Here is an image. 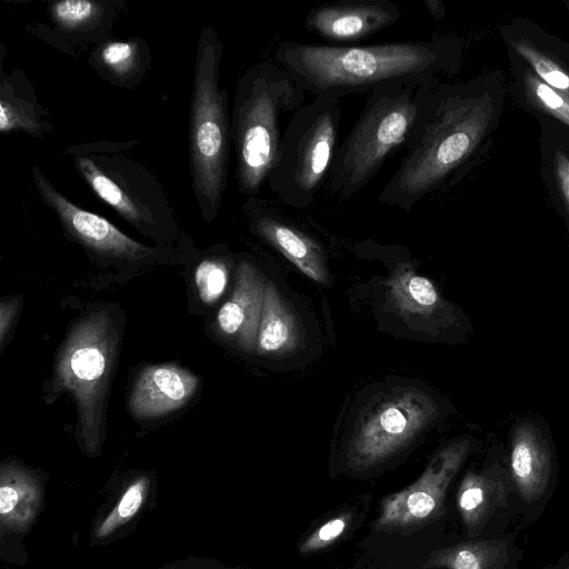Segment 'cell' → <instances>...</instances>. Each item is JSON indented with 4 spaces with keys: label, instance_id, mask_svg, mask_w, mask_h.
<instances>
[{
    "label": "cell",
    "instance_id": "obj_32",
    "mask_svg": "<svg viewBox=\"0 0 569 569\" xmlns=\"http://www.w3.org/2000/svg\"><path fill=\"white\" fill-rule=\"evenodd\" d=\"M428 12L435 20H441L445 16V8L441 1L439 0H425L423 1Z\"/></svg>",
    "mask_w": 569,
    "mask_h": 569
},
{
    "label": "cell",
    "instance_id": "obj_20",
    "mask_svg": "<svg viewBox=\"0 0 569 569\" xmlns=\"http://www.w3.org/2000/svg\"><path fill=\"white\" fill-rule=\"evenodd\" d=\"M194 282L202 302L211 305L224 292L228 282V269L218 259L203 260L194 271Z\"/></svg>",
    "mask_w": 569,
    "mask_h": 569
},
{
    "label": "cell",
    "instance_id": "obj_29",
    "mask_svg": "<svg viewBox=\"0 0 569 569\" xmlns=\"http://www.w3.org/2000/svg\"><path fill=\"white\" fill-rule=\"evenodd\" d=\"M452 569H481V563L473 551L462 549L455 555Z\"/></svg>",
    "mask_w": 569,
    "mask_h": 569
},
{
    "label": "cell",
    "instance_id": "obj_13",
    "mask_svg": "<svg viewBox=\"0 0 569 569\" xmlns=\"http://www.w3.org/2000/svg\"><path fill=\"white\" fill-rule=\"evenodd\" d=\"M266 281L259 269L242 261L233 291L217 315L219 331L247 352L256 351Z\"/></svg>",
    "mask_w": 569,
    "mask_h": 569
},
{
    "label": "cell",
    "instance_id": "obj_3",
    "mask_svg": "<svg viewBox=\"0 0 569 569\" xmlns=\"http://www.w3.org/2000/svg\"><path fill=\"white\" fill-rule=\"evenodd\" d=\"M302 90L277 62L261 61L239 80L231 134L237 153L239 191L257 197L274 166L283 131L281 121L306 100Z\"/></svg>",
    "mask_w": 569,
    "mask_h": 569
},
{
    "label": "cell",
    "instance_id": "obj_11",
    "mask_svg": "<svg viewBox=\"0 0 569 569\" xmlns=\"http://www.w3.org/2000/svg\"><path fill=\"white\" fill-rule=\"evenodd\" d=\"M33 179L41 198L57 212L63 227L88 248L103 256L128 260H139L152 252L107 219L72 203L52 187L38 168H33Z\"/></svg>",
    "mask_w": 569,
    "mask_h": 569
},
{
    "label": "cell",
    "instance_id": "obj_4",
    "mask_svg": "<svg viewBox=\"0 0 569 569\" xmlns=\"http://www.w3.org/2000/svg\"><path fill=\"white\" fill-rule=\"evenodd\" d=\"M425 84V83H423ZM422 84L372 90L350 132L338 146L327 180L331 197L352 199L405 144L415 121Z\"/></svg>",
    "mask_w": 569,
    "mask_h": 569
},
{
    "label": "cell",
    "instance_id": "obj_16",
    "mask_svg": "<svg viewBox=\"0 0 569 569\" xmlns=\"http://www.w3.org/2000/svg\"><path fill=\"white\" fill-rule=\"evenodd\" d=\"M300 342L299 327L291 309L277 287L266 281L256 352L282 356L295 351Z\"/></svg>",
    "mask_w": 569,
    "mask_h": 569
},
{
    "label": "cell",
    "instance_id": "obj_22",
    "mask_svg": "<svg viewBox=\"0 0 569 569\" xmlns=\"http://www.w3.org/2000/svg\"><path fill=\"white\" fill-rule=\"evenodd\" d=\"M99 11L98 3L87 0H63L51 7L53 20L68 29H74L89 22Z\"/></svg>",
    "mask_w": 569,
    "mask_h": 569
},
{
    "label": "cell",
    "instance_id": "obj_10",
    "mask_svg": "<svg viewBox=\"0 0 569 569\" xmlns=\"http://www.w3.org/2000/svg\"><path fill=\"white\" fill-rule=\"evenodd\" d=\"M400 17V7L390 0L338 1L311 9L305 28L326 41L346 44L373 36Z\"/></svg>",
    "mask_w": 569,
    "mask_h": 569
},
{
    "label": "cell",
    "instance_id": "obj_25",
    "mask_svg": "<svg viewBox=\"0 0 569 569\" xmlns=\"http://www.w3.org/2000/svg\"><path fill=\"white\" fill-rule=\"evenodd\" d=\"M346 526L347 522L343 517L329 520L305 541L301 551L310 552L331 543L343 532Z\"/></svg>",
    "mask_w": 569,
    "mask_h": 569
},
{
    "label": "cell",
    "instance_id": "obj_28",
    "mask_svg": "<svg viewBox=\"0 0 569 569\" xmlns=\"http://www.w3.org/2000/svg\"><path fill=\"white\" fill-rule=\"evenodd\" d=\"M483 500V490L479 486H469L460 495L459 505L460 508L466 511H472L477 509Z\"/></svg>",
    "mask_w": 569,
    "mask_h": 569
},
{
    "label": "cell",
    "instance_id": "obj_9",
    "mask_svg": "<svg viewBox=\"0 0 569 569\" xmlns=\"http://www.w3.org/2000/svg\"><path fill=\"white\" fill-rule=\"evenodd\" d=\"M251 229L278 250L302 273L327 283L329 269L323 247L298 224L287 219L273 202L251 197L244 207Z\"/></svg>",
    "mask_w": 569,
    "mask_h": 569
},
{
    "label": "cell",
    "instance_id": "obj_21",
    "mask_svg": "<svg viewBox=\"0 0 569 569\" xmlns=\"http://www.w3.org/2000/svg\"><path fill=\"white\" fill-rule=\"evenodd\" d=\"M525 80L529 96L545 110L569 126V98L536 76L527 73Z\"/></svg>",
    "mask_w": 569,
    "mask_h": 569
},
{
    "label": "cell",
    "instance_id": "obj_17",
    "mask_svg": "<svg viewBox=\"0 0 569 569\" xmlns=\"http://www.w3.org/2000/svg\"><path fill=\"white\" fill-rule=\"evenodd\" d=\"M77 167L92 190L106 203L130 222L138 223L142 220V213L137 203L124 192L122 187L101 171L91 159L78 158Z\"/></svg>",
    "mask_w": 569,
    "mask_h": 569
},
{
    "label": "cell",
    "instance_id": "obj_5",
    "mask_svg": "<svg viewBox=\"0 0 569 569\" xmlns=\"http://www.w3.org/2000/svg\"><path fill=\"white\" fill-rule=\"evenodd\" d=\"M341 114L340 99L331 96L315 97L291 114L267 180L284 206L306 209L315 202L338 148Z\"/></svg>",
    "mask_w": 569,
    "mask_h": 569
},
{
    "label": "cell",
    "instance_id": "obj_23",
    "mask_svg": "<svg viewBox=\"0 0 569 569\" xmlns=\"http://www.w3.org/2000/svg\"><path fill=\"white\" fill-rule=\"evenodd\" d=\"M38 128V122L33 118L28 117L24 107L13 103L2 96L0 102V130L2 132L13 129H24L30 132H36Z\"/></svg>",
    "mask_w": 569,
    "mask_h": 569
},
{
    "label": "cell",
    "instance_id": "obj_30",
    "mask_svg": "<svg viewBox=\"0 0 569 569\" xmlns=\"http://www.w3.org/2000/svg\"><path fill=\"white\" fill-rule=\"evenodd\" d=\"M556 172L561 190L569 204V160L560 152L556 153Z\"/></svg>",
    "mask_w": 569,
    "mask_h": 569
},
{
    "label": "cell",
    "instance_id": "obj_2",
    "mask_svg": "<svg viewBox=\"0 0 569 569\" xmlns=\"http://www.w3.org/2000/svg\"><path fill=\"white\" fill-rule=\"evenodd\" d=\"M441 39L369 46L282 41L274 51L297 84L313 94L341 99L389 86L432 82L450 62Z\"/></svg>",
    "mask_w": 569,
    "mask_h": 569
},
{
    "label": "cell",
    "instance_id": "obj_14",
    "mask_svg": "<svg viewBox=\"0 0 569 569\" xmlns=\"http://www.w3.org/2000/svg\"><path fill=\"white\" fill-rule=\"evenodd\" d=\"M198 378L176 365L144 368L130 396V409L138 418L163 416L186 405L198 389Z\"/></svg>",
    "mask_w": 569,
    "mask_h": 569
},
{
    "label": "cell",
    "instance_id": "obj_7",
    "mask_svg": "<svg viewBox=\"0 0 569 569\" xmlns=\"http://www.w3.org/2000/svg\"><path fill=\"white\" fill-rule=\"evenodd\" d=\"M116 331L104 311L78 323L66 341L57 366V378L76 398L81 437L88 447L99 440L102 402L114 355Z\"/></svg>",
    "mask_w": 569,
    "mask_h": 569
},
{
    "label": "cell",
    "instance_id": "obj_1",
    "mask_svg": "<svg viewBox=\"0 0 569 569\" xmlns=\"http://www.w3.org/2000/svg\"><path fill=\"white\" fill-rule=\"evenodd\" d=\"M422 84L406 154L382 188L379 201L405 211L438 189L473 152L492 117L488 92Z\"/></svg>",
    "mask_w": 569,
    "mask_h": 569
},
{
    "label": "cell",
    "instance_id": "obj_27",
    "mask_svg": "<svg viewBox=\"0 0 569 569\" xmlns=\"http://www.w3.org/2000/svg\"><path fill=\"white\" fill-rule=\"evenodd\" d=\"M17 300H3L0 303V347H3L6 337L17 311Z\"/></svg>",
    "mask_w": 569,
    "mask_h": 569
},
{
    "label": "cell",
    "instance_id": "obj_24",
    "mask_svg": "<svg viewBox=\"0 0 569 569\" xmlns=\"http://www.w3.org/2000/svg\"><path fill=\"white\" fill-rule=\"evenodd\" d=\"M136 44L129 42H111L101 50L103 63L118 73L130 71L136 62Z\"/></svg>",
    "mask_w": 569,
    "mask_h": 569
},
{
    "label": "cell",
    "instance_id": "obj_12",
    "mask_svg": "<svg viewBox=\"0 0 569 569\" xmlns=\"http://www.w3.org/2000/svg\"><path fill=\"white\" fill-rule=\"evenodd\" d=\"M467 443H451L439 452L411 486L385 499L378 528L419 522L437 508L446 485L453 475Z\"/></svg>",
    "mask_w": 569,
    "mask_h": 569
},
{
    "label": "cell",
    "instance_id": "obj_19",
    "mask_svg": "<svg viewBox=\"0 0 569 569\" xmlns=\"http://www.w3.org/2000/svg\"><path fill=\"white\" fill-rule=\"evenodd\" d=\"M513 47L517 53L531 66L540 80L569 98V74L558 63L538 51L527 40L516 41Z\"/></svg>",
    "mask_w": 569,
    "mask_h": 569
},
{
    "label": "cell",
    "instance_id": "obj_31",
    "mask_svg": "<svg viewBox=\"0 0 569 569\" xmlns=\"http://www.w3.org/2000/svg\"><path fill=\"white\" fill-rule=\"evenodd\" d=\"M18 502L17 491L8 486L0 489V513L4 515L10 512Z\"/></svg>",
    "mask_w": 569,
    "mask_h": 569
},
{
    "label": "cell",
    "instance_id": "obj_18",
    "mask_svg": "<svg viewBox=\"0 0 569 569\" xmlns=\"http://www.w3.org/2000/svg\"><path fill=\"white\" fill-rule=\"evenodd\" d=\"M541 449L533 430L520 426L513 439L511 468L515 478L522 485H529L539 475Z\"/></svg>",
    "mask_w": 569,
    "mask_h": 569
},
{
    "label": "cell",
    "instance_id": "obj_6",
    "mask_svg": "<svg viewBox=\"0 0 569 569\" xmlns=\"http://www.w3.org/2000/svg\"><path fill=\"white\" fill-rule=\"evenodd\" d=\"M222 44L211 28L199 41L191 107V167L196 196L214 213L226 187L231 124L226 91L218 84Z\"/></svg>",
    "mask_w": 569,
    "mask_h": 569
},
{
    "label": "cell",
    "instance_id": "obj_15",
    "mask_svg": "<svg viewBox=\"0 0 569 569\" xmlns=\"http://www.w3.org/2000/svg\"><path fill=\"white\" fill-rule=\"evenodd\" d=\"M387 288L390 303L406 321L427 328L443 319L447 308L437 288L408 266L395 269Z\"/></svg>",
    "mask_w": 569,
    "mask_h": 569
},
{
    "label": "cell",
    "instance_id": "obj_8",
    "mask_svg": "<svg viewBox=\"0 0 569 569\" xmlns=\"http://www.w3.org/2000/svg\"><path fill=\"white\" fill-rule=\"evenodd\" d=\"M437 402L415 387L380 393L358 415L349 439L352 467L368 468L407 447L437 419Z\"/></svg>",
    "mask_w": 569,
    "mask_h": 569
},
{
    "label": "cell",
    "instance_id": "obj_26",
    "mask_svg": "<svg viewBox=\"0 0 569 569\" xmlns=\"http://www.w3.org/2000/svg\"><path fill=\"white\" fill-rule=\"evenodd\" d=\"M142 502V490L141 483H136L128 489V491L122 497L119 506L118 512L120 517L127 518L137 512L140 505Z\"/></svg>",
    "mask_w": 569,
    "mask_h": 569
}]
</instances>
